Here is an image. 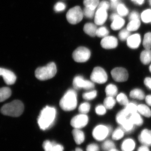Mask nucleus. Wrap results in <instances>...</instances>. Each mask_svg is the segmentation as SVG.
<instances>
[{"instance_id":"f8f14e48","label":"nucleus","mask_w":151,"mask_h":151,"mask_svg":"<svg viewBox=\"0 0 151 151\" xmlns=\"http://www.w3.org/2000/svg\"><path fill=\"white\" fill-rule=\"evenodd\" d=\"M0 76H3L4 81L8 85L13 84L16 81V76L8 69L0 68Z\"/></svg>"},{"instance_id":"f704fd0d","label":"nucleus","mask_w":151,"mask_h":151,"mask_svg":"<svg viewBox=\"0 0 151 151\" xmlns=\"http://www.w3.org/2000/svg\"><path fill=\"white\" fill-rule=\"evenodd\" d=\"M134 124L129 119H128L127 121L122 124V126L124 131L127 132H129L133 131L134 129Z\"/></svg>"},{"instance_id":"2eb2a0df","label":"nucleus","mask_w":151,"mask_h":151,"mask_svg":"<svg viewBox=\"0 0 151 151\" xmlns=\"http://www.w3.org/2000/svg\"><path fill=\"white\" fill-rule=\"evenodd\" d=\"M108 18L107 10L98 8L94 15V22L97 25H102L105 23Z\"/></svg>"},{"instance_id":"5701e85b","label":"nucleus","mask_w":151,"mask_h":151,"mask_svg":"<svg viewBox=\"0 0 151 151\" xmlns=\"http://www.w3.org/2000/svg\"><path fill=\"white\" fill-rule=\"evenodd\" d=\"M129 115V113L127 112L126 109H123L117 114L116 117V122L118 124L122 125L128 119L127 117Z\"/></svg>"},{"instance_id":"aec40b11","label":"nucleus","mask_w":151,"mask_h":151,"mask_svg":"<svg viewBox=\"0 0 151 151\" xmlns=\"http://www.w3.org/2000/svg\"><path fill=\"white\" fill-rule=\"evenodd\" d=\"M97 29L96 25L92 23H86L84 25V32L86 33V34L93 37L96 36Z\"/></svg>"},{"instance_id":"20e7f679","label":"nucleus","mask_w":151,"mask_h":151,"mask_svg":"<svg viewBox=\"0 0 151 151\" xmlns=\"http://www.w3.org/2000/svg\"><path fill=\"white\" fill-rule=\"evenodd\" d=\"M56 72L57 68L55 63L51 62L45 66L37 68L35 70V76L39 80L45 81L54 77Z\"/></svg>"},{"instance_id":"f03ea898","label":"nucleus","mask_w":151,"mask_h":151,"mask_svg":"<svg viewBox=\"0 0 151 151\" xmlns=\"http://www.w3.org/2000/svg\"><path fill=\"white\" fill-rule=\"evenodd\" d=\"M24 110V106L21 101L15 100L7 103L2 107L1 112L5 116L17 117L22 114Z\"/></svg>"},{"instance_id":"f3484780","label":"nucleus","mask_w":151,"mask_h":151,"mask_svg":"<svg viewBox=\"0 0 151 151\" xmlns=\"http://www.w3.org/2000/svg\"><path fill=\"white\" fill-rule=\"evenodd\" d=\"M139 142L144 145L151 146V131L145 129L143 130L139 136Z\"/></svg>"},{"instance_id":"de8ad7c7","label":"nucleus","mask_w":151,"mask_h":151,"mask_svg":"<svg viewBox=\"0 0 151 151\" xmlns=\"http://www.w3.org/2000/svg\"><path fill=\"white\" fill-rule=\"evenodd\" d=\"M110 4L108 2L106 1H103L99 4L98 8H103L107 10L110 7Z\"/></svg>"},{"instance_id":"603ef678","label":"nucleus","mask_w":151,"mask_h":151,"mask_svg":"<svg viewBox=\"0 0 151 151\" xmlns=\"http://www.w3.org/2000/svg\"><path fill=\"white\" fill-rule=\"evenodd\" d=\"M146 103L150 106H151V95H148L145 97Z\"/></svg>"},{"instance_id":"2f4dec72","label":"nucleus","mask_w":151,"mask_h":151,"mask_svg":"<svg viewBox=\"0 0 151 151\" xmlns=\"http://www.w3.org/2000/svg\"><path fill=\"white\" fill-rule=\"evenodd\" d=\"M143 45L145 49L151 48V32H147L145 34L143 41Z\"/></svg>"},{"instance_id":"bb28decb","label":"nucleus","mask_w":151,"mask_h":151,"mask_svg":"<svg viewBox=\"0 0 151 151\" xmlns=\"http://www.w3.org/2000/svg\"><path fill=\"white\" fill-rule=\"evenodd\" d=\"M138 111L141 115L147 118H150L151 116L150 109L147 105L144 104L138 105Z\"/></svg>"},{"instance_id":"ea45409f","label":"nucleus","mask_w":151,"mask_h":151,"mask_svg":"<svg viewBox=\"0 0 151 151\" xmlns=\"http://www.w3.org/2000/svg\"><path fill=\"white\" fill-rule=\"evenodd\" d=\"M95 9L91 8L89 7L85 6L84 10L83 11L84 15L88 18H92L95 15Z\"/></svg>"},{"instance_id":"7ed1b4c3","label":"nucleus","mask_w":151,"mask_h":151,"mask_svg":"<svg viewBox=\"0 0 151 151\" xmlns=\"http://www.w3.org/2000/svg\"><path fill=\"white\" fill-rule=\"evenodd\" d=\"M60 106L63 111H72L76 108L77 104V94L75 90H68L60 101Z\"/></svg>"},{"instance_id":"72a5a7b5","label":"nucleus","mask_w":151,"mask_h":151,"mask_svg":"<svg viewBox=\"0 0 151 151\" xmlns=\"http://www.w3.org/2000/svg\"><path fill=\"white\" fill-rule=\"evenodd\" d=\"M116 100L120 105H122L126 106L129 103V100L127 95L123 93H120L117 95Z\"/></svg>"},{"instance_id":"473e14b6","label":"nucleus","mask_w":151,"mask_h":151,"mask_svg":"<svg viewBox=\"0 0 151 151\" xmlns=\"http://www.w3.org/2000/svg\"><path fill=\"white\" fill-rule=\"evenodd\" d=\"M116 10L118 14L121 17L126 16L129 14V9L126 6L123 4H119Z\"/></svg>"},{"instance_id":"b1692460","label":"nucleus","mask_w":151,"mask_h":151,"mask_svg":"<svg viewBox=\"0 0 151 151\" xmlns=\"http://www.w3.org/2000/svg\"><path fill=\"white\" fill-rule=\"evenodd\" d=\"M12 94V91L7 87L0 88V102H2L8 99Z\"/></svg>"},{"instance_id":"3c124183","label":"nucleus","mask_w":151,"mask_h":151,"mask_svg":"<svg viewBox=\"0 0 151 151\" xmlns=\"http://www.w3.org/2000/svg\"><path fill=\"white\" fill-rule=\"evenodd\" d=\"M144 83L149 89L151 90V78L146 77L144 80Z\"/></svg>"},{"instance_id":"6ab92c4d","label":"nucleus","mask_w":151,"mask_h":151,"mask_svg":"<svg viewBox=\"0 0 151 151\" xmlns=\"http://www.w3.org/2000/svg\"><path fill=\"white\" fill-rule=\"evenodd\" d=\"M72 134L76 144L80 145L84 142L85 136L84 133L80 129H74L72 131Z\"/></svg>"},{"instance_id":"4be33fe9","label":"nucleus","mask_w":151,"mask_h":151,"mask_svg":"<svg viewBox=\"0 0 151 151\" xmlns=\"http://www.w3.org/2000/svg\"><path fill=\"white\" fill-rule=\"evenodd\" d=\"M134 141L131 139H127L122 143V149L123 151H133L135 148Z\"/></svg>"},{"instance_id":"bf43d9fd","label":"nucleus","mask_w":151,"mask_h":151,"mask_svg":"<svg viewBox=\"0 0 151 151\" xmlns=\"http://www.w3.org/2000/svg\"><path fill=\"white\" fill-rule=\"evenodd\" d=\"M149 70H150V72L151 73V64L150 65V67H149Z\"/></svg>"},{"instance_id":"a211bd4d","label":"nucleus","mask_w":151,"mask_h":151,"mask_svg":"<svg viewBox=\"0 0 151 151\" xmlns=\"http://www.w3.org/2000/svg\"><path fill=\"white\" fill-rule=\"evenodd\" d=\"M43 147L45 151H63L64 149L61 145L48 140L44 142Z\"/></svg>"},{"instance_id":"1a4fd4ad","label":"nucleus","mask_w":151,"mask_h":151,"mask_svg":"<svg viewBox=\"0 0 151 151\" xmlns=\"http://www.w3.org/2000/svg\"><path fill=\"white\" fill-rule=\"evenodd\" d=\"M113 79L117 82H122L127 81L129 78L128 71L122 67L114 68L111 72Z\"/></svg>"},{"instance_id":"052dcab7","label":"nucleus","mask_w":151,"mask_h":151,"mask_svg":"<svg viewBox=\"0 0 151 151\" xmlns=\"http://www.w3.org/2000/svg\"><path fill=\"white\" fill-rule=\"evenodd\" d=\"M112 2H116L118 1V0H111Z\"/></svg>"},{"instance_id":"0eeeda50","label":"nucleus","mask_w":151,"mask_h":151,"mask_svg":"<svg viewBox=\"0 0 151 151\" xmlns=\"http://www.w3.org/2000/svg\"><path fill=\"white\" fill-rule=\"evenodd\" d=\"M108 75L103 68L100 67L94 68L90 76L92 82L103 84L108 80Z\"/></svg>"},{"instance_id":"393cba45","label":"nucleus","mask_w":151,"mask_h":151,"mask_svg":"<svg viewBox=\"0 0 151 151\" xmlns=\"http://www.w3.org/2000/svg\"><path fill=\"white\" fill-rule=\"evenodd\" d=\"M130 97L139 100H144L145 98V93L139 89H135L132 90L130 93Z\"/></svg>"},{"instance_id":"a878e982","label":"nucleus","mask_w":151,"mask_h":151,"mask_svg":"<svg viewBox=\"0 0 151 151\" xmlns=\"http://www.w3.org/2000/svg\"><path fill=\"white\" fill-rule=\"evenodd\" d=\"M105 93L107 97H115L118 93V88L114 84H108L105 88Z\"/></svg>"},{"instance_id":"4d7b16f0","label":"nucleus","mask_w":151,"mask_h":151,"mask_svg":"<svg viewBox=\"0 0 151 151\" xmlns=\"http://www.w3.org/2000/svg\"><path fill=\"white\" fill-rule=\"evenodd\" d=\"M75 151H83L81 149L79 148H77L76 149Z\"/></svg>"},{"instance_id":"09e8293b","label":"nucleus","mask_w":151,"mask_h":151,"mask_svg":"<svg viewBox=\"0 0 151 151\" xmlns=\"http://www.w3.org/2000/svg\"><path fill=\"white\" fill-rule=\"evenodd\" d=\"M86 151H99V147L96 144H90L87 146Z\"/></svg>"},{"instance_id":"7c9ffc66","label":"nucleus","mask_w":151,"mask_h":151,"mask_svg":"<svg viewBox=\"0 0 151 151\" xmlns=\"http://www.w3.org/2000/svg\"><path fill=\"white\" fill-rule=\"evenodd\" d=\"M141 19L145 23L151 22V9H147L143 11L141 14Z\"/></svg>"},{"instance_id":"9d476101","label":"nucleus","mask_w":151,"mask_h":151,"mask_svg":"<svg viewBox=\"0 0 151 151\" xmlns=\"http://www.w3.org/2000/svg\"><path fill=\"white\" fill-rule=\"evenodd\" d=\"M110 132L109 127L104 125H98L93 130L92 135L95 139L102 141L108 137Z\"/></svg>"},{"instance_id":"8fccbe9b","label":"nucleus","mask_w":151,"mask_h":151,"mask_svg":"<svg viewBox=\"0 0 151 151\" xmlns=\"http://www.w3.org/2000/svg\"><path fill=\"white\" fill-rule=\"evenodd\" d=\"M130 21L133 20L139 19V16L137 12H132L130 14L129 17Z\"/></svg>"},{"instance_id":"c9c22d12","label":"nucleus","mask_w":151,"mask_h":151,"mask_svg":"<svg viewBox=\"0 0 151 151\" xmlns=\"http://www.w3.org/2000/svg\"><path fill=\"white\" fill-rule=\"evenodd\" d=\"M84 5L86 7L96 9L100 4L99 0H84Z\"/></svg>"},{"instance_id":"a19ab883","label":"nucleus","mask_w":151,"mask_h":151,"mask_svg":"<svg viewBox=\"0 0 151 151\" xmlns=\"http://www.w3.org/2000/svg\"><path fill=\"white\" fill-rule=\"evenodd\" d=\"M90 109L89 103L85 102L82 103L78 108V111L81 114H86L89 112Z\"/></svg>"},{"instance_id":"c03bdc74","label":"nucleus","mask_w":151,"mask_h":151,"mask_svg":"<svg viewBox=\"0 0 151 151\" xmlns=\"http://www.w3.org/2000/svg\"><path fill=\"white\" fill-rule=\"evenodd\" d=\"M130 32L127 29H124L121 30L119 33V39L122 41L127 40L130 36Z\"/></svg>"},{"instance_id":"680f3d73","label":"nucleus","mask_w":151,"mask_h":151,"mask_svg":"<svg viewBox=\"0 0 151 151\" xmlns=\"http://www.w3.org/2000/svg\"><path fill=\"white\" fill-rule=\"evenodd\" d=\"M149 2L150 5L151 6V0H149Z\"/></svg>"},{"instance_id":"13d9d810","label":"nucleus","mask_w":151,"mask_h":151,"mask_svg":"<svg viewBox=\"0 0 151 151\" xmlns=\"http://www.w3.org/2000/svg\"><path fill=\"white\" fill-rule=\"evenodd\" d=\"M109 151H118V150H116V149H112V150H110Z\"/></svg>"},{"instance_id":"f257e3e1","label":"nucleus","mask_w":151,"mask_h":151,"mask_svg":"<svg viewBox=\"0 0 151 151\" xmlns=\"http://www.w3.org/2000/svg\"><path fill=\"white\" fill-rule=\"evenodd\" d=\"M56 111L53 107L47 106L41 111L38 118V124L42 130L48 129L53 125L56 117Z\"/></svg>"},{"instance_id":"39448f33","label":"nucleus","mask_w":151,"mask_h":151,"mask_svg":"<svg viewBox=\"0 0 151 151\" xmlns=\"http://www.w3.org/2000/svg\"><path fill=\"white\" fill-rule=\"evenodd\" d=\"M83 11L79 6H76L68 10L66 14V19L69 23L76 24L80 22L84 17Z\"/></svg>"},{"instance_id":"49530a36","label":"nucleus","mask_w":151,"mask_h":151,"mask_svg":"<svg viewBox=\"0 0 151 151\" xmlns=\"http://www.w3.org/2000/svg\"><path fill=\"white\" fill-rule=\"evenodd\" d=\"M66 8V6L63 3L58 2L54 6V10L56 12H60L64 11Z\"/></svg>"},{"instance_id":"9b49d317","label":"nucleus","mask_w":151,"mask_h":151,"mask_svg":"<svg viewBox=\"0 0 151 151\" xmlns=\"http://www.w3.org/2000/svg\"><path fill=\"white\" fill-rule=\"evenodd\" d=\"M88 121V116L86 114H80L71 119L70 124L74 129H80L87 125Z\"/></svg>"},{"instance_id":"864d4df0","label":"nucleus","mask_w":151,"mask_h":151,"mask_svg":"<svg viewBox=\"0 0 151 151\" xmlns=\"http://www.w3.org/2000/svg\"><path fill=\"white\" fill-rule=\"evenodd\" d=\"M138 151H150L147 146L143 145L141 146L138 149Z\"/></svg>"},{"instance_id":"a18cd8bd","label":"nucleus","mask_w":151,"mask_h":151,"mask_svg":"<svg viewBox=\"0 0 151 151\" xmlns=\"http://www.w3.org/2000/svg\"><path fill=\"white\" fill-rule=\"evenodd\" d=\"M95 112L97 115H104L106 113V108L104 105H99L95 108Z\"/></svg>"},{"instance_id":"e433bc0d","label":"nucleus","mask_w":151,"mask_h":151,"mask_svg":"<svg viewBox=\"0 0 151 151\" xmlns=\"http://www.w3.org/2000/svg\"><path fill=\"white\" fill-rule=\"evenodd\" d=\"M109 32L105 27H102L97 29L96 32V36L99 37H105L108 36Z\"/></svg>"},{"instance_id":"37998d69","label":"nucleus","mask_w":151,"mask_h":151,"mask_svg":"<svg viewBox=\"0 0 151 151\" xmlns=\"http://www.w3.org/2000/svg\"><path fill=\"white\" fill-rule=\"evenodd\" d=\"M115 145L113 142L107 140L104 142L102 145V148L104 151H109L113 149H115Z\"/></svg>"},{"instance_id":"6e6552de","label":"nucleus","mask_w":151,"mask_h":151,"mask_svg":"<svg viewBox=\"0 0 151 151\" xmlns=\"http://www.w3.org/2000/svg\"><path fill=\"white\" fill-rule=\"evenodd\" d=\"M73 86L76 89H83L90 90L94 89V84L92 81L86 80L80 76H77L74 78Z\"/></svg>"},{"instance_id":"dca6fc26","label":"nucleus","mask_w":151,"mask_h":151,"mask_svg":"<svg viewBox=\"0 0 151 151\" xmlns=\"http://www.w3.org/2000/svg\"><path fill=\"white\" fill-rule=\"evenodd\" d=\"M127 45L129 48L135 49L138 48L141 42V36L139 34L130 35L127 40Z\"/></svg>"},{"instance_id":"c756f323","label":"nucleus","mask_w":151,"mask_h":151,"mask_svg":"<svg viewBox=\"0 0 151 151\" xmlns=\"http://www.w3.org/2000/svg\"><path fill=\"white\" fill-rule=\"evenodd\" d=\"M116 100L114 97H107L104 101V105L105 108L107 109H112L116 105Z\"/></svg>"},{"instance_id":"ddd939ff","label":"nucleus","mask_w":151,"mask_h":151,"mask_svg":"<svg viewBox=\"0 0 151 151\" xmlns=\"http://www.w3.org/2000/svg\"><path fill=\"white\" fill-rule=\"evenodd\" d=\"M101 45L103 48L106 49L115 48L118 45V40L113 36H107L103 37L101 40Z\"/></svg>"},{"instance_id":"cd10ccee","label":"nucleus","mask_w":151,"mask_h":151,"mask_svg":"<svg viewBox=\"0 0 151 151\" xmlns=\"http://www.w3.org/2000/svg\"><path fill=\"white\" fill-rule=\"evenodd\" d=\"M134 125L140 126L142 125L143 120L139 113H136L131 114L129 119Z\"/></svg>"},{"instance_id":"5fc2aeb1","label":"nucleus","mask_w":151,"mask_h":151,"mask_svg":"<svg viewBox=\"0 0 151 151\" xmlns=\"http://www.w3.org/2000/svg\"><path fill=\"white\" fill-rule=\"evenodd\" d=\"M132 1L137 4L140 6L144 4L145 0H132Z\"/></svg>"},{"instance_id":"423d86ee","label":"nucleus","mask_w":151,"mask_h":151,"mask_svg":"<svg viewBox=\"0 0 151 151\" xmlns=\"http://www.w3.org/2000/svg\"><path fill=\"white\" fill-rule=\"evenodd\" d=\"M91 52L88 48L84 47H80L76 49L72 54L73 60L76 62H86L90 58Z\"/></svg>"},{"instance_id":"79ce46f5","label":"nucleus","mask_w":151,"mask_h":151,"mask_svg":"<svg viewBox=\"0 0 151 151\" xmlns=\"http://www.w3.org/2000/svg\"><path fill=\"white\" fill-rule=\"evenodd\" d=\"M124 136V130L121 129H117L113 132L112 138L115 140H118L123 138Z\"/></svg>"},{"instance_id":"412c9836","label":"nucleus","mask_w":151,"mask_h":151,"mask_svg":"<svg viewBox=\"0 0 151 151\" xmlns=\"http://www.w3.org/2000/svg\"><path fill=\"white\" fill-rule=\"evenodd\" d=\"M140 60L143 64L147 65L151 62V50L145 49L140 54Z\"/></svg>"},{"instance_id":"4c0bfd02","label":"nucleus","mask_w":151,"mask_h":151,"mask_svg":"<svg viewBox=\"0 0 151 151\" xmlns=\"http://www.w3.org/2000/svg\"><path fill=\"white\" fill-rule=\"evenodd\" d=\"M97 96V92L96 90H92L86 92L83 94V97L84 100H93Z\"/></svg>"},{"instance_id":"4468645a","label":"nucleus","mask_w":151,"mask_h":151,"mask_svg":"<svg viewBox=\"0 0 151 151\" xmlns=\"http://www.w3.org/2000/svg\"><path fill=\"white\" fill-rule=\"evenodd\" d=\"M110 19L112 21L111 27L113 30L121 29L125 24V20L118 14H112L110 17Z\"/></svg>"},{"instance_id":"c85d7f7f","label":"nucleus","mask_w":151,"mask_h":151,"mask_svg":"<svg viewBox=\"0 0 151 151\" xmlns=\"http://www.w3.org/2000/svg\"><path fill=\"white\" fill-rule=\"evenodd\" d=\"M141 25V22L139 19L130 21L127 26V29L131 31H135L139 29Z\"/></svg>"},{"instance_id":"6e6d98bb","label":"nucleus","mask_w":151,"mask_h":151,"mask_svg":"<svg viewBox=\"0 0 151 151\" xmlns=\"http://www.w3.org/2000/svg\"><path fill=\"white\" fill-rule=\"evenodd\" d=\"M119 3L118 1L112 2L111 4V7L113 9H116Z\"/></svg>"},{"instance_id":"58836bf2","label":"nucleus","mask_w":151,"mask_h":151,"mask_svg":"<svg viewBox=\"0 0 151 151\" xmlns=\"http://www.w3.org/2000/svg\"><path fill=\"white\" fill-rule=\"evenodd\" d=\"M125 109L127 110L128 113H129V114H133L137 112L138 105H136L134 103H129L126 105Z\"/></svg>"}]
</instances>
